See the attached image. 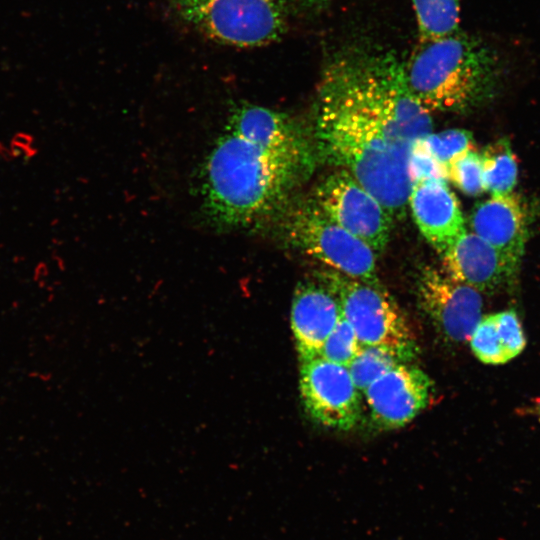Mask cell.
I'll return each mask as SVG.
<instances>
[{
  "mask_svg": "<svg viewBox=\"0 0 540 540\" xmlns=\"http://www.w3.org/2000/svg\"><path fill=\"white\" fill-rule=\"evenodd\" d=\"M408 204L419 231L440 255L466 230L459 201L447 182L412 183Z\"/></svg>",
  "mask_w": 540,
  "mask_h": 540,
  "instance_id": "7c38bea8",
  "label": "cell"
},
{
  "mask_svg": "<svg viewBox=\"0 0 540 540\" xmlns=\"http://www.w3.org/2000/svg\"><path fill=\"white\" fill-rule=\"evenodd\" d=\"M310 160V155L273 150L225 128L203 165V209L222 228L256 226L286 204Z\"/></svg>",
  "mask_w": 540,
  "mask_h": 540,
  "instance_id": "7a4b0ae2",
  "label": "cell"
},
{
  "mask_svg": "<svg viewBox=\"0 0 540 540\" xmlns=\"http://www.w3.org/2000/svg\"><path fill=\"white\" fill-rule=\"evenodd\" d=\"M400 362L384 348L363 346L347 368L355 386L363 393L374 380Z\"/></svg>",
  "mask_w": 540,
  "mask_h": 540,
  "instance_id": "d6986e66",
  "label": "cell"
},
{
  "mask_svg": "<svg viewBox=\"0 0 540 540\" xmlns=\"http://www.w3.org/2000/svg\"><path fill=\"white\" fill-rule=\"evenodd\" d=\"M440 256L441 269L449 277L480 293L510 286L519 270L491 244L467 230Z\"/></svg>",
  "mask_w": 540,
  "mask_h": 540,
  "instance_id": "8fae6325",
  "label": "cell"
},
{
  "mask_svg": "<svg viewBox=\"0 0 540 540\" xmlns=\"http://www.w3.org/2000/svg\"><path fill=\"white\" fill-rule=\"evenodd\" d=\"M472 232L491 244L516 269L527 239V216L513 193L475 205L469 218Z\"/></svg>",
  "mask_w": 540,
  "mask_h": 540,
  "instance_id": "4fadbf2b",
  "label": "cell"
},
{
  "mask_svg": "<svg viewBox=\"0 0 540 540\" xmlns=\"http://www.w3.org/2000/svg\"><path fill=\"white\" fill-rule=\"evenodd\" d=\"M408 88L431 112H463L495 91L503 62L496 49L460 32L420 41L404 63Z\"/></svg>",
  "mask_w": 540,
  "mask_h": 540,
  "instance_id": "3957f363",
  "label": "cell"
},
{
  "mask_svg": "<svg viewBox=\"0 0 540 540\" xmlns=\"http://www.w3.org/2000/svg\"><path fill=\"white\" fill-rule=\"evenodd\" d=\"M362 348L354 329L341 315L326 339L319 357L348 367Z\"/></svg>",
  "mask_w": 540,
  "mask_h": 540,
  "instance_id": "44dd1931",
  "label": "cell"
},
{
  "mask_svg": "<svg viewBox=\"0 0 540 540\" xmlns=\"http://www.w3.org/2000/svg\"><path fill=\"white\" fill-rule=\"evenodd\" d=\"M179 14L209 38L230 46L258 47L286 28L283 0H174Z\"/></svg>",
  "mask_w": 540,
  "mask_h": 540,
  "instance_id": "8992f818",
  "label": "cell"
},
{
  "mask_svg": "<svg viewBox=\"0 0 540 540\" xmlns=\"http://www.w3.org/2000/svg\"><path fill=\"white\" fill-rule=\"evenodd\" d=\"M526 412L540 419V398L532 401V403L525 408Z\"/></svg>",
  "mask_w": 540,
  "mask_h": 540,
  "instance_id": "d4e9b609",
  "label": "cell"
},
{
  "mask_svg": "<svg viewBox=\"0 0 540 540\" xmlns=\"http://www.w3.org/2000/svg\"><path fill=\"white\" fill-rule=\"evenodd\" d=\"M299 383L304 407L315 422L339 431L359 423L360 391L346 366L321 357L303 361Z\"/></svg>",
  "mask_w": 540,
  "mask_h": 540,
  "instance_id": "ba28073f",
  "label": "cell"
},
{
  "mask_svg": "<svg viewBox=\"0 0 540 540\" xmlns=\"http://www.w3.org/2000/svg\"><path fill=\"white\" fill-rule=\"evenodd\" d=\"M475 356L485 364H504L518 356L526 338L515 310H504L480 319L470 336Z\"/></svg>",
  "mask_w": 540,
  "mask_h": 540,
  "instance_id": "2e32d148",
  "label": "cell"
},
{
  "mask_svg": "<svg viewBox=\"0 0 540 540\" xmlns=\"http://www.w3.org/2000/svg\"><path fill=\"white\" fill-rule=\"evenodd\" d=\"M448 179L463 193L478 196L485 192L481 154L475 150L466 151L447 165Z\"/></svg>",
  "mask_w": 540,
  "mask_h": 540,
  "instance_id": "7402d4cb",
  "label": "cell"
},
{
  "mask_svg": "<svg viewBox=\"0 0 540 540\" xmlns=\"http://www.w3.org/2000/svg\"><path fill=\"white\" fill-rule=\"evenodd\" d=\"M481 158L485 191L491 196L512 193L517 183L518 166L509 141L502 138L488 145Z\"/></svg>",
  "mask_w": 540,
  "mask_h": 540,
  "instance_id": "e0dca14e",
  "label": "cell"
},
{
  "mask_svg": "<svg viewBox=\"0 0 540 540\" xmlns=\"http://www.w3.org/2000/svg\"><path fill=\"white\" fill-rule=\"evenodd\" d=\"M33 137L24 132H18L14 135L11 141L10 151L13 157L23 156L28 160L33 157L37 149L33 147Z\"/></svg>",
  "mask_w": 540,
  "mask_h": 540,
  "instance_id": "cb8c5ba5",
  "label": "cell"
},
{
  "mask_svg": "<svg viewBox=\"0 0 540 540\" xmlns=\"http://www.w3.org/2000/svg\"><path fill=\"white\" fill-rule=\"evenodd\" d=\"M340 316L338 301L324 284L306 283L297 288L290 319L301 362L320 356Z\"/></svg>",
  "mask_w": 540,
  "mask_h": 540,
  "instance_id": "5bb4252c",
  "label": "cell"
},
{
  "mask_svg": "<svg viewBox=\"0 0 540 540\" xmlns=\"http://www.w3.org/2000/svg\"><path fill=\"white\" fill-rule=\"evenodd\" d=\"M321 279L363 346L384 348L401 362L416 356L414 335L396 301L379 282H365L331 269L321 273Z\"/></svg>",
  "mask_w": 540,
  "mask_h": 540,
  "instance_id": "277c9868",
  "label": "cell"
},
{
  "mask_svg": "<svg viewBox=\"0 0 540 540\" xmlns=\"http://www.w3.org/2000/svg\"><path fill=\"white\" fill-rule=\"evenodd\" d=\"M430 113L408 88L404 63L389 49L358 44L325 65L316 97L320 150L389 212H406L413 144L431 132Z\"/></svg>",
  "mask_w": 540,
  "mask_h": 540,
  "instance_id": "6da1fadb",
  "label": "cell"
},
{
  "mask_svg": "<svg viewBox=\"0 0 540 540\" xmlns=\"http://www.w3.org/2000/svg\"><path fill=\"white\" fill-rule=\"evenodd\" d=\"M306 3L315 9H321L328 6L333 0H305Z\"/></svg>",
  "mask_w": 540,
  "mask_h": 540,
  "instance_id": "484cf974",
  "label": "cell"
},
{
  "mask_svg": "<svg viewBox=\"0 0 540 540\" xmlns=\"http://www.w3.org/2000/svg\"><path fill=\"white\" fill-rule=\"evenodd\" d=\"M225 128L273 150L310 155L306 138L296 121L266 107L253 104L238 106Z\"/></svg>",
  "mask_w": 540,
  "mask_h": 540,
  "instance_id": "9a60e30c",
  "label": "cell"
},
{
  "mask_svg": "<svg viewBox=\"0 0 540 540\" xmlns=\"http://www.w3.org/2000/svg\"><path fill=\"white\" fill-rule=\"evenodd\" d=\"M408 174L411 182L422 180H439L447 182L448 172L424 146L422 138L412 146L408 158Z\"/></svg>",
  "mask_w": 540,
  "mask_h": 540,
  "instance_id": "603a6c76",
  "label": "cell"
},
{
  "mask_svg": "<svg viewBox=\"0 0 540 540\" xmlns=\"http://www.w3.org/2000/svg\"><path fill=\"white\" fill-rule=\"evenodd\" d=\"M286 208L280 231L289 245L331 270L365 282H379L376 253L329 218L312 198Z\"/></svg>",
  "mask_w": 540,
  "mask_h": 540,
  "instance_id": "5b68a950",
  "label": "cell"
},
{
  "mask_svg": "<svg viewBox=\"0 0 540 540\" xmlns=\"http://www.w3.org/2000/svg\"><path fill=\"white\" fill-rule=\"evenodd\" d=\"M417 299L434 327L447 340L466 342L482 318V298L476 289L427 266L417 281Z\"/></svg>",
  "mask_w": 540,
  "mask_h": 540,
  "instance_id": "9c48e42d",
  "label": "cell"
},
{
  "mask_svg": "<svg viewBox=\"0 0 540 540\" xmlns=\"http://www.w3.org/2000/svg\"><path fill=\"white\" fill-rule=\"evenodd\" d=\"M334 222L361 239L378 256L391 234L392 216L348 171L338 169L326 176L312 197Z\"/></svg>",
  "mask_w": 540,
  "mask_h": 540,
  "instance_id": "52a82bcc",
  "label": "cell"
},
{
  "mask_svg": "<svg viewBox=\"0 0 540 540\" xmlns=\"http://www.w3.org/2000/svg\"><path fill=\"white\" fill-rule=\"evenodd\" d=\"M422 142L426 149L445 167L460 154L475 150L473 135L465 129L430 132L422 138Z\"/></svg>",
  "mask_w": 540,
  "mask_h": 540,
  "instance_id": "ffe728a7",
  "label": "cell"
},
{
  "mask_svg": "<svg viewBox=\"0 0 540 540\" xmlns=\"http://www.w3.org/2000/svg\"><path fill=\"white\" fill-rule=\"evenodd\" d=\"M420 41L440 38L458 30L460 0H411Z\"/></svg>",
  "mask_w": 540,
  "mask_h": 540,
  "instance_id": "ac0fdd59",
  "label": "cell"
},
{
  "mask_svg": "<svg viewBox=\"0 0 540 540\" xmlns=\"http://www.w3.org/2000/svg\"><path fill=\"white\" fill-rule=\"evenodd\" d=\"M433 384L420 368L400 362L363 392L373 423L382 430L401 428L428 405Z\"/></svg>",
  "mask_w": 540,
  "mask_h": 540,
  "instance_id": "30bf717a",
  "label": "cell"
},
{
  "mask_svg": "<svg viewBox=\"0 0 540 540\" xmlns=\"http://www.w3.org/2000/svg\"><path fill=\"white\" fill-rule=\"evenodd\" d=\"M0 155L6 160H11V159L14 158L11 151H10V149H8V147L4 146L3 143H0Z\"/></svg>",
  "mask_w": 540,
  "mask_h": 540,
  "instance_id": "4316f807",
  "label": "cell"
}]
</instances>
